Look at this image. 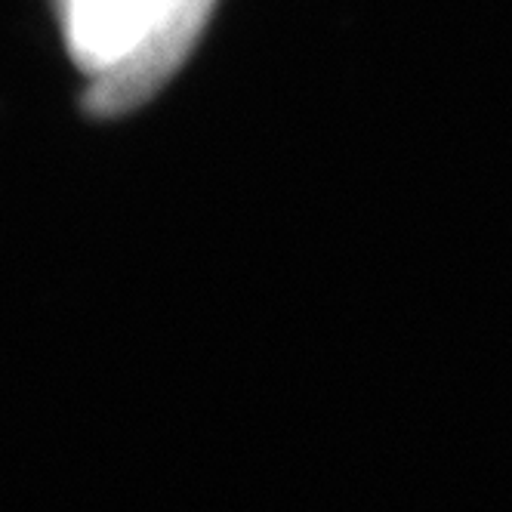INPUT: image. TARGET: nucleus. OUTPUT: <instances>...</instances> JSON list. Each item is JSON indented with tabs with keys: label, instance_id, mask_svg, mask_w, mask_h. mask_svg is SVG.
<instances>
[{
	"label": "nucleus",
	"instance_id": "f257e3e1",
	"mask_svg": "<svg viewBox=\"0 0 512 512\" xmlns=\"http://www.w3.org/2000/svg\"><path fill=\"white\" fill-rule=\"evenodd\" d=\"M216 0H173L149 34L108 71L90 78L84 112L108 121L145 105L176 75L204 34Z\"/></svg>",
	"mask_w": 512,
	"mask_h": 512
},
{
	"label": "nucleus",
	"instance_id": "f03ea898",
	"mask_svg": "<svg viewBox=\"0 0 512 512\" xmlns=\"http://www.w3.org/2000/svg\"><path fill=\"white\" fill-rule=\"evenodd\" d=\"M68 56L96 78L118 65L173 0H56Z\"/></svg>",
	"mask_w": 512,
	"mask_h": 512
}]
</instances>
